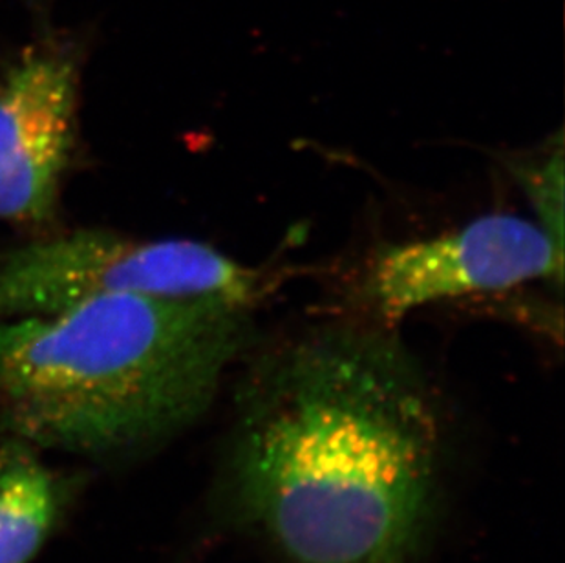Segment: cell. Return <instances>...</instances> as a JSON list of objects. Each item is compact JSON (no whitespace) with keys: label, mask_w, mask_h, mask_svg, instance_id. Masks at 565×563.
Wrapping results in <instances>:
<instances>
[{"label":"cell","mask_w":565,"mask_h":563,"mask_svg":"<svg viewBox=\"0 0 565 563\" xmlns=\"http://www.w3.org/2000/svg\"><path fill=\"white\" fill-rule=\"evenodd\" d=\"M41 448L0 439V563H32L60 529L79 479L52 467Z\"/></svg>","instance_id":"cell-6"},{"label":"cell","mask_w":565,"mask_h":563,"mask_svg":"<svg viewBox=\"0 0 565 563\" xmlns=\"http://www.w3.org/2000/svg\"><path fill=\"white\" fill-rule=\"evenodd\" d=\"M564 138L534 158L512 161L514 180L522 187L536 213V224L564 249Z\"/></svg>","instance_id":"cell-7"},{"label":"cell","mask_w":565,"mask_h":563,"mask_svg":"<svg viewBox=\"0 0 565 563\" xmlns=\"http://www.w3.org/2000/svg\"><path fill=\"white\" fill-rule=\"evenodd\" d=\"M266 282L255 267L203 242L75 229L0 251V322L49 314L97 293L220 298L253 308Z\"/></svg>","instance_id":"cell-3"},{"label":"cell","mask_w":565,"mask_h":563,"mask_svg":"<svg viewBox=\"0 0 565 563\" xmlns=\"http://www.w3.org/2000/svg\"><path fill=\"white\" fill-rule=\"evenodd\" d=\"M81 59L35 44L0 74V222L52 233L79 134Z\"/></svg>","instance_id":"cell-5"},{"label":"cell","mask_w":565,"mask_h":563,"mask_svg":"<svg viewBox=\"0 0 565 563\" xmlns=\"http://www.w3.org/2000/svg\"><path fill=\"white\" fill-rule=\"evenodd\" d=\"M252 308L97 293L0 322V432L92 461L136 456L207 408Z\"/></svg>","instance_id":"cell-2"},{"label":"cell","mask_w":565,"mask_h":563,"mask_svg":"<svg viewBox=\"0 0 565 563\" xmlns=\"http://www.w3.org/2000/svg\"><path fill=\"white\" fill-rule=\"evenodd\" d=\"M438 425L390 331L333 326L255 362L238 395L236 506L295 563H403L433 512Z\"/></svg>","instance_id":"cell-1"},{"label":"cell","mask_w":565,"mask_h":563,"mask_svg":"<svg viewBox=\"0 0 565 563\" xmlns=\"http://www.w3.org/2000/svg\"><path fill=\"white\" fill-rule=\"evenodd\" d=\"M533 280L561 287L564 249L534 222L487 214L433 238L386 245L370 264L364 291L379 317L392 325L427 304Z\"/></svg>","instance_id":"cell-4"}]
</instances>
